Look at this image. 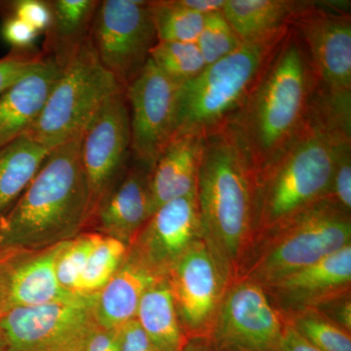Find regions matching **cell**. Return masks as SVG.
Listing matches in <instances>:
<instances>
[{"label":"cell","mask_w":351,"mask_h":351,"mask_svg":"<svg viewBox=\"0 0 351 351\" xmlns=\"http://www.w3.org/2000/svg\"><path fill=\"white\" fill-rule=\"evenodd\" d=\"M136 319L157 351H179L188 341L166 277L145 291Z\"/></svg>","instance_id":"24"},{"label":"cell","mask_w":351,"mask_h":351,"mask_svg":"<svg viewBox=\"0 0 351 351\" xmlns=\"http://www.w3.org/2000/svg\"><path fill=\"white\" fill-rule=\"evenodd\" d=\"M0 12L12 16L31 25L39 34L47 31L52 18L49 1L45 0H14L0 2Z\"/></svg>","instance_id":"33"},{"label":"cell","mask_w":351,"mask_h":351,"mask_svg":"<svg viewBox=\"0 0 351 351\" xmlns=\"http://www.w3.org/2000/svg\"><path fill=\"white\" fill-rule=\"evenodd\" d=\"M127 251L125 258L95 298L94 314L99 327L117 330L135 319L145 291L159 279Z\"/></svg>","instance_id":"21"},{"label":"cell","mask_w":351,"mask_h":351,"mask_svg":"<svg viewBox=\"0 0 351 351\" xmlns=\"http://www.w3.org/2000/svg\"><path fill=\"white\" fill-rule=\"evenodd\" d=\"M83 351H119L117 330L99 328L87 341Z\"/></svg>","instance_id":"38"},{"label":"cell","mask_w":351,"mask_h":351,"mask_svg":"<svg viewBox=\"0 0 351 351\" xmlns=\"http://www.w3.org/2000/svg\"><path fill=\"white\" fill-rule=\"evenodd\" d=\"M121 91L88 38L62 69L43 112L25 135L47 149H55L82 135L101 106Z\"/></svg>","instance_id":"7"},{"label":"cell","mask_w":351,"mask_h":351,"mask_svg":"<svg viewBox=\"0 0 351 351\" xmlns=\"http://www.w3.org/2000/svg\"><path fill=\"white\" fill-rule=\"evenodd\" d=\"M50 152L27 135L0 147V219L19 199Z\"/></svg>","instance_id":"25"},{"label":"cell","mask_w":351,"mask_h":351,"mask_svg":"<svg viewBox=\"0 0 351 351\" xmlns=\"http://www.w3.org/2000/svg\"><path fill=\"white\" fill-rule=\"evenodd\" d=\"M287 322L265 289L230 284L207 337L214 351H280Z\"/></svg>","instance_id":"11"},{"label":"cell","mask_w":351,"mask_h":351,"mask_svg":"<svg viewBox=\"0 0 351 351\" xmlns=\"http://www.w3.org/2000/svg\"><path fill=\"white\" fill-rule=\"evenodd\" d=\"M80 154L93 215L126 170L131 154L130 117L124 91L110 97L82 132Z\"/></svg>","instance_id":"14"},{"label":"cell","mask_w":351,"mask_h":351,"mask_svg":"<svg viewBox=\"0 0 351 351\" xmlns=\"http://www.w3.org/2000/svg\"><path fill=\"white\" fill-rule=\"evenodd\" d=\"M256 173L230 129L205 135L196 182L203 240L230 283L255 239Z\"/></svg>","instance_id":"2"},{"label":"cell","mask_w":351,"mask_h":351,"mask_svg":"<svg viewBox=\"0 0 351 351\" xmlns=\"http://www.w3.org/2000/svg\"><path fill=\"white\" fill-rule=\"evenodd\" d=\"M351 244V214L329 198L255 239L237 280L267 287Z\"/></svg>","instance_id":"6"},{"label":"cell","mask_w":351,"mask_h":351,"mask_svg":"<svg viewBox=\"0 0 351 351\" xmlns=\"http://www.w3.org/2000/svg\"><path fill=\"white\" fill-rule=\"evenodd\" d=\"M204 138L182 134L164 147L149 173L154 212L165 203L195 193Z\"/></svg>","instance_id":"19"},{"label":"cell","mask_w":351,"mask_h":351,"mask_svg":"<svg viewBox=\"0 0 351 351\" xmlns=\"http://www.w3.org/2000/svg\"><path fill=\"white\" fill-rule=\"evenodd\" d=\"M62 69L48 59L0 95V147L27 133L43 112Z\"/></svg>","instance_id":"20"},{"label":"cell","mask_w":351,"mask_h":351,"mask_svg":"<svg viewBox=\"0 0 351 351\" xmlns=\"http://www.w3.org/2000/svg\"><path fill=\"white\" fill-rule=\"evenodd\" d=\"M0 351H7L5 339L2 335L1 330H0Z\"/></svg>","instance_id":"42"},{"label":"cell","mask_w":351,"mask_h":351,"mask_svg":"<svg viewBox=\"0 0 351 351\" xmlns=\"http://www.w3.org/2000/svg\"><path fill=\"white\" fill-rule=\"evenodd\" d=\"M332 322L351 332V293L339 295L316 307Z\"/></svg>","instance_id":"37"},{"label":"cell","mask_w":351,"mask_h":351,"mask_svg":"<svg viewBox=\"0 0 351 351\" xmlns=\"http://www.w3.org/2000/svg\"><path fill=\"white\" fill-rule=\"evenodd\" d=\"M289 326L320 351H351V332L316 308L283 314Z\"/></svg>","instance_id":"27"},{"label":"cell","mask_w":351,"mask_h":351,"mask_svg":"<svg viewBox=\"0 0 351 351\" xmlns=\"http://www.w3.org/2000/svg\"><path fill=\"white\" fill-rule=\"evenodd\" d=\"M149 173L151 169L136 161L127 166L92 215L89 223H95L96 232L130 246L154 213Z\"/></svg>","instance_id":"18"},{"label":"cell","mask_w":351,"mask_h":351,"mask_svg":"<svg viewBox=\"0 0 351 351\" xmlns=\"http://www.w3.org/2000/svg\"><path fill=\"white\" fill-rule=\"evenodd\" d=\"M178 87L149 59L124 90L130 117L131 154L149 169L174 138Z\"/></svg>","instance_id":"12"},{"label":"cell","mask_w":351,"mask_h":351,"mask_svg":"<svg viewBox=\"0 0 351 351\" xmlns=\"http://www.w3.org/2000/svg\"><path fill=\"white\" fill-rule=\"evenodd\" d=\"M308 2L293 21L308 55L315 90L341 112L351 113V21L339 4Z\"/></svg>","instance_id":"8"},{"label":"cell","mask_w":351,"mask_h":351,"mask_svg":"<svg viewBox=\"0 0 351 351\" xmlns=\"http://www.w3.org/2000/svg\"><path fill=\"white\" fill-rule=\"evenodd\" d=\"M350 129V122L341 119L314 91L301 130L271 163L256 174L254 241L329 197L339 152L351 143Z\"/></svg>","instance_id":"1"},{"label":"cell","mask_w":351,"mask_h":351,"mask_svg":"<svg viewBox=\"0 0 351 351\" xmlns=\"http://www.w3.org/2000/svg\"><path fill=\"white\" fill-rule=\"evenodd\" d=\"M0 34L12 50L16 51L34 50V44L39 36L38 32L32 29L31 25L12 16L4 17Z\"/></svg>","instance_id":"35"},{"label":"cell","mask_w":351,"mask_h":351,"mask_svg":"<svg viewBox=\"0 0 351 351\" xmlns=\"http://www.w3.org/2000/svg\"><path fill=\"white\" fill-rule=\"evenodd\" d=\"M328 198L351 214V143L339 152Z\"/></svg>","instance_id":"34"},{"label":"cell","mask_w":351,"mask_h":351,"mask_svg":"<svg viewBox=\"0 0 351 351\" xmlns=\"http://www.w3.org/2000/svg\"><path fill=\"white\" fill-rule=\"evenodd\" d=\"M82 135L51 149L19 199L0 219V249L49 248L75 239L89 223L91 195L80 154Z\"/></svg>","instance_id":"4"},{"label":"cell","mask_w":351,"mask_h":351,"mask_svg":"<svg viewBox=\"0 0 351 351\" xmlns=\"http://www.w3.org/2000/svg\"><path fill=\"white\" fill-rule=\"evenodd\" d=\"M181 5L200 15L219 13L225 7L226 0H178Z\"/></svg>","instance_id":"39"},{"label":"cell","mask_w":351,"mask_h":351,"mask_svg":"<svg viewBox=\"0 0 351 351\" xmlns=\"http://www.w3.org/2000/svg\"><path fill=\"white\" fill-rule=\"evenodd\" d=\"M179 351H214L208 338H191Z\"/></svg>","instance_id":"41"},{"label":"cell","mask_w":351,"mask_h":351,"mask_svg":"<svg viewBox=\"0 0 351 351\" xmlns=\"http://www.w3.org/2000/svg\"><path fill=\"white\" fill-rule=\"evenodd\" d=\"M41 51L12 50L0 59V95L20 82L44 61Z\"/></svg>","instance_id":"32"},{"label":"cell","mask_w":351,"mask_h":351,"mask_svg":"<svg viewBox=\"0 0 351 351\" xmlns=\"http://www.w3.org/2000/svg\"><path fill=\"white\" fill-rule=\"evenodd\" d=\"M101 237V233H80L75 239L66 241L58 256L56 276L60 286L66 292L75 294V287L82 276L83 269Z\"/></svg>","instance_id":"30"},{"label":"cell","mask_w":351,"mask_h":351,"mask_svg":"<svg viewBox=\"0 0 351 351\" xmlns=\"http://www.w3.org/2000/svg\"><path fill=\"white\" fill-rule=\"evenodd\" d=\"M203 239L196 191L157 208L128 247L129 253L157 277H166Z\"/></svg>","instance_id":"15"},{"label":"cell","mask_w":351,"mask_h":351,"mask_svg":"<svg viewBox=\"0 0 351 351\" xmlns=\"http://www.w3.org/2000/svg\"><path fill=\"white\" fill-rule=\"evenodd\" d=\"M93 295L19 307L0 315L7 351H83L99 329Z\"/></svg>","instance_id":"9"},{"label":"cell","mask_w":351,"mask_h":351,"mask_svg":"<svg viewBox=\"0 0 351 351\" xmlns=\"http://www.w3.org/2000/svg\"><path fill=\"white\" fill-rule=\"evenodd\" d=\"M51 23L44 32L43 52L63 69L89 38L98 0H50Z\"/></svg>","instance_id":"23"},{"label":"cell","mask_w":351,"mask_h":351,"mask_svg":"<svg viewBox=\"0 0 351 351\" xmlns=\"http://www.w3.org/2000/svg\"><path fill=\"white\" fill-rule=\"evenodd\" d=\"M195 43L207 66L232 54L243 44L221 12L206 16Z\"/></svg>","instance_id":"31"},{"label":"cell","mask_w":351,"mask_h":351,"mask_svg":"<svg viewBox=\"0 0 351 351\" xmlns=\"http://www.w3.org/2000/svg\"><path fill=\"white\" fill-rule=\"evenodd\" d=\"M89 41L104 68L125 90L149 61L157 43L149 1H99Z\"/></svg>","instance_id":"10"},{"label":"cell","mask_w":351,"mask_h":351,"mask_svg":"<svg viewBox=\"0 0 351 351\" xmlns=\"http://www.w3.org/2000/svg\"><path fill=\"white\" fill-rule=\"evenodd\" d=\"M128 246L101 234L94 247L75 287V294L93 295L100 292L119 269Z\"/></svg>","instance_id":"28"},{"label":"cell","mask_w":351,"mask_h":351,"mask_svg":"<svg viewBox=\"0 0 351 351\" xmlns=\"http://www.w3.org/2000/svg\"><path fill=\"white\" fill-rule=\"evenodd\" d=\"M288 32L263 43H243L178 87L175 136H205L225 126L244 105Z\"/></svg>","instance_id":"5"},{"label":"cell","mask_w":351,"mask_h":351,"mask_svg":"<svg viewBox=\"0 0 351 351\" xmlns=\"http://www.w3.org/2000/svg\"><path fill=\"white\" fill-rule=\"evenodd\" d=\"M66 242L41 249H0V315L19 307L69 301L57 280L56 261Z\"/></svg>","instance_id":"16"},{"label":"cell","mask_w":351,"mask_h":351,"mask_svg":"<svg viewBox=\"0 0 351 351\" xmlns=\"http://www.w3.org/2000/svg\"><path fill=\"white\" fill-rule=\"evenodd\" d=\"M307 4L289 0H226L221 13L242 43H263L287 34Z\"/></svg>","instance_id":"22"},{"label":"cell","mask_w":351,"mask_h":351,"mask_svg":"<svg viewBox=\"0 0 351 351\" xmlns=\"http://www.w3.org/2000/svg\"><path fill=\"white\" fill-rule=\"evenodd\" d=\"M119 351H157L137 319H132L117 329Z\"/></svg>","instance_id":"36"},{"label":"cell","mask_w":351,"mask_h":351,"mask_svg":"<svg viewBox=\"0 0 351 351\" xmlns=\"http://www.w3.org/2000/svg\"><path fill=\"white\" fill-rule=\"evenodd\" d=\"M166 278L188 338H207L230 283L204 240L196 242Z\"/></svg>","instance_id":"13"},{"label":"cell","mask_w":351,"mask_h":351,"mask_svg":"<svg viewBox=\"0 0 351 351\" xmlns=\"http://www.w3.org/2000/svg\"><path fill=\"white\" fill-rule=\"evenodd\" d=\"M149 59L177 86L191 82L207 66L196 43L157 41Z\"/></svg>","instance_id":"29"},{"label":"cell","mask_w":351,"mask_h":351,"mask_svg":"<svg viewBox=\"0 0 351 351\" xmlns=\"http://www.w3.org/2000/svg\"><path fill=\"white\" fill-rule=\"evenodd\" d=\"M280 351H320L311 346L299 332H295L292 327L286 328L285 335L281 346Z\"/></svg>","instance_id":"40"},{"label":"cell","mask_w":351,"mask_h":351,"mask_svg":"<svg viewBox=\"0 0 351 351\" xmlns=\"http://www.w3.org/2000/svg\"><path fill=\"white\" fill-rule=\"evenodd\" d=\"M315 86L306 47L290 29L244 105L225 125L241 145L256 174L301 130Z\"/></svg>","instance_id":"3"},{"label":"cell","mask_w":351,"mask_h":351,"mask_svg":"<svg viewBox=\"0 0 351 351\" xmlns=\"http://www.w3.org/2000/svg\"><path fill=\"white\" fill-rule=\"evenodd\" d=\"M263 289L282 314L316 308L351 293V244Z\"/></svg>","instance_id":"17"},{"label":"cell","mask_w":351,"mask_h":351,"mask_svg":"<svg viewBox=\"0 0 351 351\" xmlns=\"http://www.w3.org/2000/svg\"><path fill=\"white\" fill-rule=\"evenodd\" d=\"M157 41L195 43L206 16L193 12L178 0L149 1Z\"/></svg>","instance_id":"26"}]
</instances>
